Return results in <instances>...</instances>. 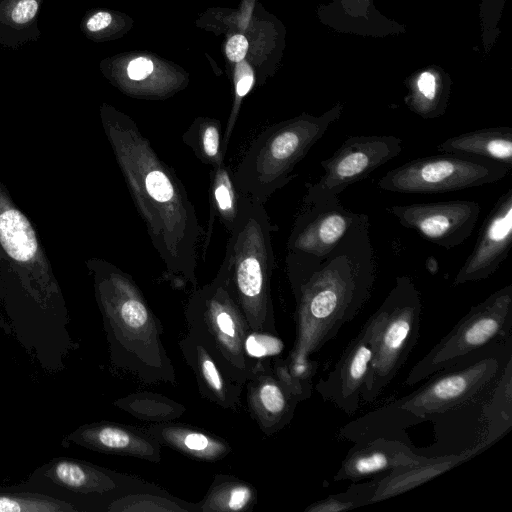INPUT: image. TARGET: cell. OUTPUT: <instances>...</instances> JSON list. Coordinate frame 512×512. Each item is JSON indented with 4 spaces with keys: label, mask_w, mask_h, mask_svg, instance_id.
I'll return each mask as SVG.
<instances>
[{
    "label": "cell",
    "mask_w": 512,
    "mask_h": 512,
    "mask_svg": "<svg viewBox=\"0 0 512 512\" xmlns=\"http://www.w3.org/2000/svg\"><path fill=\"white\" fill-rule=\"evenodd\" d=\"M0 304L8 330L48 372L78 348L65 298L38 232L0 180Z\"/></svg>",
    "instance_id": "6da1fadb"
},
{
    "label": "cell",
    "mask_w": 512,
    "mask_h": 512,
    "mask_svg": "<svg viewBox=\"0 0 512 512\" xmlns=\"http://www.w3.org/2000/svg\"><path fill=\"white\" fill-rule=\"evenodd\" d=\"M100 117L134 205L163 264V279L177 287L197 288L198 246L204 231L185 186L131 118L108 106L101 108Z\"/></svg>",
    "instance_id": "7a4b0ae2"
},
{
    "label": "cell",
    "mask_w": 512,
    "mask_h": 512,
    "mask_svg": "<svg viewBox=\"0 0 512 512\" xmlns=\"http://www.w3.org/2000/svg\"><path fill=\"white\" fill-rule=\"evenodd\" d=\"M370 223L351 230L323 257L286 254L296 336L286 361L311 358L352 321L371 297L376 258Z\"/></svg>",
    "instance_id": "3957f363"
},
{
    "label": "cell",
    "mask_w": 512,
    "mask_h": 512,
    "mask_svg": "<svg viewBox=\"0 0 512 512\" xmlns=\"http://www.w3.org/2000/svg\"><path fill=\"white\" fill-rule=\"evenodd\" d=\"M85 264L102 316L111 364L144 383H174V366L161 340L162 324L133 277L102 258H89Z\"/></svg>",
    "instance_id": "277c9868"
},
{
    "label": "cell",
    "mask_w": 512,
    "mask_h": 512,
    "mask_svg": "<svg viewBox=\"0 0 512 512\" xmlns=\"http://www.w3.org/2000/svg\"><path fill=\"white\" fill-rule=\"evenodd\" d=\"M512 339L501 340L428 377L412 393L343 426L339 436L353 442L385 436L463 406L495 382L509 358Z\"/></svg>",
    "instance_id": "5b68a950"
},
{
    "label": "cell",
    "mask_w": 512,
    "mask_h": 512,
    "mask_svg": "<svg viewBox=\"0 0 512 512\" xmlns=\"http://www.w3.org/2000/svg\"><path fill=\"white\" fill-rule=\"evenodd\" d=\"M273 225L264 203L240 194L239 210L218 272L249 329L278 334L271 297Z\"/></svg>",
    "instance_id": "8992f818"
},
{
    "label": "cell",
    "mask_w": 512,
    "mask_h": 512,
    "mask_svg": "<svg viewBox=\"0 0 512 512\" xmlns=\"http://www.w3.org/2000/svg\"><path fill=\"white\" fill-rule=\"evenodd\" d=\"M343 108L337 103L321 115L303 113L264 128L233 173L238 192L265 204L296 177L295 166L340 118Z\"/></svg>",
    "instance_id": "52a82bcc"
},
{
    "label": "cell",
    "mask_w": 512,
    "mask_h": 512,
    "mask_svg": "<svg viewBox=\"0 0 512 512\" xmlns=\"http://www.w3.org/2000/svg\"><path fill=\"white\" fill-rule=\"evenodd\" d=\"M422 300L408 275L395 284L366 321L370 329L372 358L362 389L361 403L374 402L402 369L420 331Z\"/></svg>",
    "instance_id": "ba28073f"
},
{
    "label": "cell",
    "mask_w": 512,
    "mask_h": 512,
    "mask_svg": "<svg viewBox=\"0 0 512 512\" xmlns=\"http://www.w3.org/2000/svg\"><path fill=\"white\" fill-rule=\"evenodd\" d=\"M185 318L188 333L206 347L232 380L245 385L257 365L244 351L249 326L219 273L209 283L192 290Z\"/></svg>",
    "instance_id": "9c48e42d"
},
{
    "label": "cell",
    "mask_w": 512,
    "mask_h": 512,
    "mask_svg": "<svg viewBox=\"0 0 512 512\" xmlns=\"http://www.w3.org/2000/svg\"><path fill=\"white\" fill-rule=\"evenodd\" d=\"M511 328L512 284H508L472 306L412 367L404 383L414 386L492 343L511 338Z\"/></svg>",
    "instance_id": "30bf717a"
},
{
    "label": "cell",
    "mask_w": 512,
    "mask_h": 512,
    "mask_svg": "<svg viewBox=\"0 0 512 512\" xmlns=\"http://www.w3.org/2000/svg\"><path fill=\"white\" fill-rule=\"evenodd\" d=\"M75 505L80 512L105 511L117 495L149 484L96 464L59 456L36 468L20 483Z\"/></svg>",
    "instance_id": "8fae6325"
},
{
    "label": "cell",
    "mask_w": 512,
    "mask_h": 512,
    "mask_svg": "<svg viewBox=\"0 0 512 512\" xmlns=\"http://www.w3.org/2000/svg\"><path fill=\"white\" fill-rule=\"evenodd\" d=\"M510 171L486 158L442 153L413 159L388 171L377 186L394 193H444L495 183Z\"/></svg>",
    "instance_id": "7c38bea8"
},
{
    "label": "cell",
    "mask_w": 512,
    "mask_h": 512,
    "mask_svg": "<svg viewBox=\"0 0 512 512\" xmlns=\"http://www.w3.org/2000/svg\"><path fill=\"white\" fill-rule=\"evenodd\" d=\"M369 217L347 209L338 196L304 195L287 240L286 254L323 257Z\"/></svg>",
    "instance_id": "4fadbf2b"
},
{
    "label": "cell",
    "mask_w": 512,
    "mask_h": 512,
    "mask_svg": "<svg viewBox=\"0 0 512 512\" xmlns=\"http://www.w3.org/2000/svg\"><path fill=\"white\" fill-rule=\"evenodd\" d=\"M402 140L393 135L348 137L320 165L324 170L318 181L306 183V195L338 196L352 184L367 178L377 168L397 157Z\"/></svg>",
    "instance_id": "5bb4252c"
},
{
    "label": "cell",
    "mask_w": 512,
    "mask_h": 512,
    "mask_svg": "<svg viewBox=\"0 0 512 512\" xmlns=\"http://www.w3.org/2000/svg\"><path fill=\"white\" fill-rule=\"evenodd\" d=\"M386 209L402 226L447 250L471 236L481 212L479 203L468 200L393 205Z\"/></svg>",
    "instance_id": "9a60e30c"
},
{
    "label": "cell",
    "mask_w": 512,
    "mask_h": 512,
    "mask_svg": "<svg viewBox=\"0 0 512 512\" xmlns=\"http://www.w3.org/2000/svg\"><path fill=\"white\" fill-rule=\"evenodd\" d=\"M512 245V188L495 202L485 218L475 246L454 278V285L491 277Z\"/></svg>",
    "instance_id": "2e32d148"
},
{
    "label": "cell",
    "mask_w": 512,
    "mask_h": 512,
    "mask_svg": "<svg viewBox=\"0 0 512 512\" xmlns=\"http://www.w3.org/2000/svg\"><path fill=\"white\" fill-rule=\"evenodd\" d=\"M372 358L370 329L364 323L359 333L350 341L334 368L315 386L324 401L332 403L349 416L361 404L364 387Z\"/></svg>",
    "instance_id": "e0dca14e"
},
{
    "label": "cell",
    "mask_w": 512,
    "mask_h": 512,
    "mask_svg": "<svg viewBox=\"0 0 512 512\" xmlns=\"http://www.w3.org/2000/svg\"><path fill=\"white\" fill-rule=\"evenodd\" d=\"M61 444L151 462L161 460L162 445L146 429L110 421L83 424L63 437Z\"/></svg>",
    "instance_id": "ac0fdd59"
},
{
    "label": "cell",
    "mask_w": 512,
    "mask_h": 512,
    "mask_svg": "<svg viewBox=\"0 0 512 512\" xmlns=\"http://www.w3.org/2000/svg\"><path fill=\"white\" fill-rule=\"evenodd\" d=\"M431 457L415 453L408 442L392 437H376L361 442L349 450L335 481L357 482L369 477L388 474L396 469L426 462Z\"/></svg>",
    "instance_id": "d6986e66"
},
{
    "label": "cell",
    "mask_w": 512,
    "mask_h": 512,
    "mask_svg": "<svg viewBox=\"0 0 512 512\" xmlns=\"http://www.w3.org/2000/svg\"><path fill=\"white\" fill-rule=\"evenodd\" d=\"M245 385L248 409L265 435L271 436L291 422L298 401L275 377L271 359L258 361Z\"/></svg>",
    "instance_id": "ffe728a7"
},
{
    "label": "cell",
    "mask_w": 512,
    "mask_h": 512,
    "mask_svg": "<svg viewBox=\"0 0 512 512\" xmlns=\"http://www.w3.org/2000/svg\"><path fill=\"white\" fill-rule=\"evenodd\" d=\"M179 348L195 375L201 395L221 408L238 409L244 385L232 380L206 347L190 333L179 341Z\"/></svg>",
    "instance_id": "44dd1931"
},
{
    "label": "cell",
    "mask_w": 512,
    "mask_h": 512,
    "mask_svg": "<svg viewBox=\"0 0 512 512\" xmlns=\"http://www.w3.org/2000/svg\"><path fill=\"white\" fill-rule=\"evenodd\" d=\"M146 430L161 445L201 461L216 462L232 451L224 439L185 424L161 422L152 424Z\"/></svg>",
    "instance_id": "7402d4cb"
},
{
    "label": "cell",
    "mask_w": 512,
    "mask_h": 512,
    "mask_svg": "<svg viewBox=\"0 0 512 512\" xmlns=\"http://www.w3.org/2000/svg\"><path fill=\"white\" fill-rule=\"evenodd\" d=\"M475 455L470 448L460 454L434 456L426 462L374 476L376 486L371 504L415 488Z\"/></svg>",
    "instance_id": "603a6c76"
},
{
    "label": "cell",
    "mask_w": 512,
    "mask_h": 512,
    "mask_svg": "<svg viewBox=\"0 0 512 512\" xmlns=\"http://www.w3.org/2000/svg\"><path fill=\"white\" fill-rule=\"evenodd\" d=\"M441 153L486 158L512 168V128H483L448 138L437 146Z\"/></svg>",
    "instance_id": "cb8c5ba5"
},
{
    "label": "cell",
    "mask_w": 512,
    "mask_h": 512,
    "mask_svg": "<svg viewBox=\"0 0 512 512\" xmlns=\"http://www.w3.org/2000/svg\"><path fill=\"white\" fill-rule=\"evenodd\" d=\"M239 199L240 193L236 189L230 167L223 163L211 168L208 189L209 215L201 249L203 260L212 239L216 218L228 233L231 232L239 210Z\"/></svg>",
    "instance_id": "d4e9b609"
},
{
    "label": "cell",
    "mask_w": 512,
    "mask_h": 512,
    "mask_svg": "<svg viewBox=\"0 0 512 512\" xmlns=\"http://www.w3.org/2000/svg\"><path fill=\"white\" fill-rule=\"evenodd\" d=\"M495 384L483 408L485 431L482 441L473 446L476 454L493 445L512 426V357L507 360Z\"/></svg>",
    "instance_id": "484cf974"
},
{
    "label": "cell",
    "mask_w": 512,
    "mask_h": 512,
    "mask_svg": "<svg viewBox=\"0 0 512 512\" xmlns=\"http://www.w3.org/2000/svg\"><path fill=\"white\" fill-rule=\"evenodd\" d=\"M43 0H0V43L18 48L37 40L38 16Z\"/></svg>",
    "instance_id": "4316f807"
},
{
    "label": "cell",
    "mask_w": 512,
    "mask_h": 512,
    "mask_svg": "<svg viewBox=\"0 0 512 512\" xmlns=\"http://www.w3.org/2000/svg\"><path fill=\"white\" fill-rule=\"evenodd\" d=\"M257 502V491L248 482L231 475L216 474L199 512H247Z\"/></svg>",
    "instance_id": "83f0119b"
},
{
    "label": "cell",
    "mask_w": 512,
    "mask_h": 512,
    "mask_svg": "<svg viewBox=\"0 0 512 512\" xmlns=\"http://www.w3.org/2000/svg\"><path fill=\"white\" fill-rule=\"evenodd\" d=\"M108 512H199L198 503H187L149 483L114 497L106 506Z\"/></svg>",
    "instance_id": "f1b7e54d"
},
{
    "label": "cell",
    "mask_w": 512,
    "mask_h": 512,
    "mask_svg": "<svg viewBox=\"0 0 512 512\" xmlns=\"http://www.w3.org/2000/svg\"><path fill=\"white\" fill-rule=\"evenodd\" d=\"M223 130L216 119L200 117L183 133L182 142L203 164L214 168L224 163Z\"/></svg>",
    "instance_id": "f546056e"
},
{
    "label": "cell",
    "mask_w": 512,
    "mask_h": 512,
    "mask_svg": "<svg viewBox=\"0 0 512 512\" xmlns=\"http://www.w3.org/2000/svg\"><path fill=\"white\" fill-rule=\"evenodd\" d=\"M448 98L449 87L427 71L411 84L405 103L418 116L433 119L445 114Z\"/></svg>",
    "instance_id": "4dcf8cb0"
},
{
    "label": "cell",
    "mask_w": 512,
    "mask_h": 512,
    "mask_svg": "<svg viewBox=\"0 0 512 512\" xmlns=\"http://www.w3.org/2000/svg\"><path fill=\"white\" fill-rule=\"evenodd\" d=\"M0 512H80L64 500L29 490L20 483L0 486Z\"/></svg>",
    "instance_id": "1f68e13d"
},
{
    "label": "cell",
    "mask_w": 512,
    "mask_h": 512,
    "mask_svg": "<svg viewBox=\"0 0 512 512\" xmlns=\"http://www.w3.org/2000/svg\"><path fill=\"white\" fill-rule=\"evenodd\" d=\"M114 405L136 418L161 423L178 418L185 407L163 395L138 392L118 399Z\"/></svg>",
    "instance_id": "d6a6232c"
},
{
    "label": "cell",
    "mask_w": 512,
    "mask_h": 512,
    "mask_svg": "<svg viewBox=\"0 0 512 512\" xmlns=\"http://www.w3.org/2000/svg\"><path fill=\"white\" fill-rule=\"evenodd\" d=\"M375 479L351 485L346 491L328 495L311 503L305 512H338L371 504L375 491Z\"/></svg>",
    "instance_id": "836d02e7"
},
{
    "label": "cell",
    "mask_w": 512,
    "mask_h": 512,
    "mask_svg": "<svg viewBox=\"0 0 512 512\" xmlns=\"http://www.w3.org/2000/svg\"><path fill=\"white\" fill-rule=\"evenodd\" d=\"M284 350V342L279 334L249 329L244 340V351L253 362L277 357Z\"/></svg>",
    "instance_id": "e575fe53"
},
{
    "label": "cell",
    "mask_w": 512,
    "mask_h": 512,
    "mask_svg": "<svg viewBox=\"0 0 512 512\" xmlns=\"http://www.w3.org/2000/svg\"><path fill=\"white\" fill-rule=\"evenodd\" d=\"M272 363V370L277 380L298 401L310 398L313 390L312 383H306L295 377L289 370L285 359L276 358Z\"/></svg>",
    "instance_id": "d590c367"
},
{
    "label": "cell",
    "mask_w": 512,
    "mask_h": 512,
    "mask_svg": "<svg viewBox=\"0 0 512 512\" xmlns=\"http://www.w3.org/2000/svg\"><path fill=\"white\" fill-rule=\"evenodd\" d=\"M286 362L290 372L295 377L306 383H312V379L318 370V361L313 360L311 358H307L304 360Z\"/></svg>",
    "instance_id": "8d00e7d4"
},
{
    "label": "cell",
    "mask_w": 512,
    "mask_h": 512,
    "mask_svg": "<svg viewBox=\"0 0 512 512\" xmlns=\"http://www.w3.org/2000/svg\"><path fill=\"white\" fill-rule=\"evenodd\" d=\"M153 71V63L145 57H138L131 61L127 67V75L131 80L141 81L146 79Z\"/></svg>",
    "instance_id": "74e56055"
},
{
    "label": "cell",
    "mask_w": 512,
    "mask_h": 512,
    "mask_svg": "<svg viewBox=\"0 0 512 512\" xmlns=\"http://www.w3.org/2000/svg\"><path fill=\"white\" fill-rule=\"evenodd\" d=\"M248 50V41L245 36L237 34L232 36L226 45V54L233 62H241Z\"/></svg>",
    "instance_id": "f35d334b"
},
{
    "label": "cell",
    "mask_w": 512,
    "mask_h": 512,
    "mask_svg": "<svg viewBox=\"0 0 512 512\" xmlns=\"http://www.w3.org/2000/svg\"><path fill=\"white\" fill-rule=\"evenodd\" d=\"M112 22V15L108 12L99 11L89 18L84 23L85 29L89 33H98L106 29Z\"/></svg>",
    "instance_id": "ab89813d"
}]
</instances>
